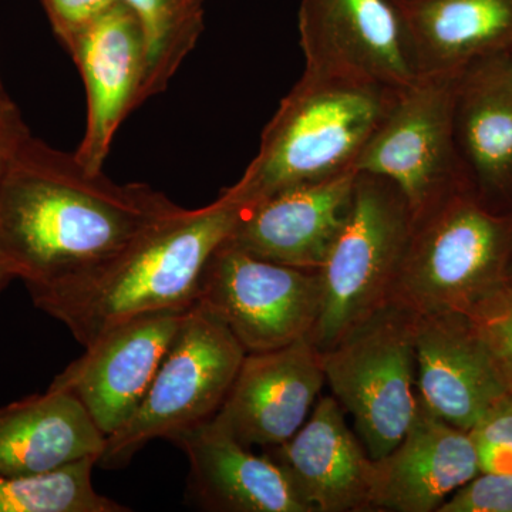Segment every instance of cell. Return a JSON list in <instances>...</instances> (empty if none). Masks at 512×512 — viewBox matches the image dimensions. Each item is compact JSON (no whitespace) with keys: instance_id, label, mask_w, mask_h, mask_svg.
Listing matches in <instances>:
<instances>
[{"instance_id":"5","label":"cell","mask_w":512,"mask_h":512,"mask_svg":"<svg viewBox=\"0 0 512 512\" xmlns=\"http://www.w3.org/2000/svg\"><path fill=\"white\" fill-rule=\"evenodd\" d=\"M413 228L399 188L356 171L348 218L320 268L322 303L308 336L319 352L390 302Z\"/></svg>"},{"instance_id":"23","label":"cell","mask_w":512,"mask_h":512,"mask_svg":"<svg viewBox=\"0 0 512 512\" xmlns=\"http://www.w3.org/2000/svg\"><path fill=\"white\" fill-rule=\"evenodd\" d=\"M94 458L49 473L0 476V512H127L126 505L97 493Z\"/></svg>"},{"instance_id":"15","label":"cell","mask_w":512,"mask_h":512,"mask_svg":"<svg viewBox=\"0 0 512 512\" xmlns=\"http://www.w3.org/2000/svg\"><path fill=\"white\" fill-rule=\"evenodd\" d=\"M454 141L468 191L488 210L512 214V63L485 57L458 73Z\"/></svg>"},{"instance_id":"24","label":"cell","mask_w":512,"mask_h":512,"mask_svg":"<svg viewBox=\"0 0 512 512\" xmlns=\"http://www.w3.org/2000/svg\"><path fill=\"white\" fill-rule=\"evenodd\" d=\"M484 473L512 474V396L505 394L468 430Z\"/></svg>"},{"instance_id":"18","label":"cell","mask_w":512,"mask_h":512,"mask_svg":"<svg viewBox=\"0 0 512 512\" xmlns=\"http://www.w3.org/2000/svg\"><path fill=\"white\" fill-rule=\"evenodd\" d=\"M480 473L468 431L434 416L419 400L400 443L375 460L373 510L437 512Z\"/></svg>"},{"instance_id":"21","label":"cell","mask_w":512,"mask_h":512,"mask_svg":"<svg viewBox=\"0 0 512 512\" xmlns=\"http://www.w3.org/2000/svg\"><path fill=\"white\" fill-rule=\"evenodd\" d=\"M420 74L460 73L512 49V0L399 3Z\"/></svg>"},{"instance_id":"30","label":"cell","mask_w":512,"mask_h":512,"mask_svg":"<svg viewBox=\"0 0 512 512\" xmlns=\"http://www.w3.org/2000/svg\"><path fill=\"white\" fill-rule=\"evenodd\" d=\"M10 97L8 93H6L5 87H3L2 79H0V107L5 106V104L10 103Z\"/></svg>"},{"instance_id":"27","label":"cell","mask_w":512,"mask_h":512,"mask_svg":"<svg viewBox=\"0 0 512 512\" xmlns=\"http://www.w3.org/2000/svg\"><path fill=\"white\" fill-rule=\"evenodd\" d=\"M64 47L100 18L117 0H40Z\"/></svg>"},{"instance_id":"6","label":"cell","mask_w":512,"mask_h":512,"mask_svg":"<svg viewBox=\"0 0 512 512\" xmlns=\"http://www.w3.org/2000/svg\"><path fill=\"white\" fill-rule=\"evenodd\" d=\"M241 343L201 302L185 312L173 343L136 412L107 437L97 466H127L157 439L212 419L234 383L244 357Z\"/></svg>"},{"instance_id":"22","label":"cell","mask_w":512,"mask_h":512,"mask_svg":"<svg viewBox=\"0 0 512 512\" xmlns=\"http://www.w3.org/2000/svg\"><path fill=\"white\" fill-rule=\"evenodd\" d=\"M136 13L147 45L141 104L168 87L204 30V0H121Z\"/></svg>"},{"instance_id":"4","label":"cell","mask_w":512,"mask_h":512,"mask_svg":"<svg viewBox=\"0 0 512 512\" xmlns=\"http://www.w3.org/2000/svg\"><path fill=\"white\" fill-rule=\"evenodd\" d=\"M512 214L460 191L414 221L392 299L416 316L473 315L507 288Z\"/></svg>"},{"instance_id":"13","label":"cell","mask_w":512,"mask_h":512,"mask_svg":"<svg viewBox=\"0 0 512 512\" xmlns=\"http://www.w3.org/2000/svg\"><path fill=\"white\" fill-rule=\"evenodd\" d=\"M325 383L319 350L309 338L247 353L212 421L242 446L268 450L301 429Z\"/></svg>"},{"instance_id":"12","label":"cell","mask_w":512,"mask_h":512,"mask_svg":"<svg viewBox=\"0 0 512 512\" xmlns=\"http://www.w3.org/2000/svg\"><path fill=\"white\" fill-rule=\"evenodd\" d=\"M66 49L82 74L87 97L86 130L74 154L87 170L101 173L121 123L141 106L146 37L136 13L117 0Z\"/></svg>"},{"instance_id":"2","label":"cell","mask_w":512,"mask_h":512,"mask_svg":"<svg viewBox=\"0 0 512 512\" xmlns=\"http://www.w3.org/2000/svg\"><path fill=\"white\" fill-rule=\"evenodd\" d=\"M245 208L227 188L207 207L184 208L90 271L26 288L36 308L62 322L87 348L143 313L191 308L205 265Z\"/></svg>"},{"instance_id":"3","label":"cell","mask_w":512,"mask_h":512,"mask_svg":"<svg viewBox=\"0 0 512 512\" xmlns=\"http://www.w3.org/2000/svg\"><path fill=\"white\" fill-rule=\"evenodd\" d=\"M397 92L303 72L266 124L258 154L228 190L248 208L286 188L355 170Z\"/></svg>"},{"instance_id":"32","label":"cell","mask_w":512,"mask_h":512,"mask_svg":"<svg viewBox=\"0 0 512 512\" xmlns=\"http://www.w3.org/2000/svg\"><path fill=\"white\" fill-rule=\"evenodd\" d=\"M397 3L412 2V0H396Z\"/></svg>"},{"instance_id":"25","label":"cell","mask_w":512,"mask_h":512,"mask_svg":"<svg viewBox=\"0 0 512 512\" xmlns=\"http://www.w3.org/2000/svg\"><path fill=\"white\" fill-rule=\"evenodd\" d=\"M468 318L473 320L505 390L512 396V289H503Z\"/></svg>"},{"instance_id":"26","label":"cell","mask_w":512,"mask_h":512,"mask_svg":"<svg viewBox=\"0 0 512 512\" xmlns=\"http://www.w3.org/2000/svg\"><path fill=\"white\" fill-rule=\"evenodd\" d=\"M437 512H512V474L480 471Z\"/></svg>"},{"instance_id":"11","label":"cell","mask_w":512,"mask_h":512,"mask_svg":"<svg viewBox=\"0 0 512 512\" xmlns=\"http://www.w3.org/2000/svg\"><path fill=\"white\" fill-rule=\"evenodd\" d=\"M188 309L143 313L114 326L50 387L72 393L110 437L143 402Z\"/></svg>"},{"instance_id":"7","label":"cell","mask_w":512,"mask_h":512,"mask_svg":"<svg viewBox=\"0 0 512 512\" xmlns=\"http://www.w3.org/2000/svg\"><path fill=\"white\" fill-rule=\"evenodd\" d=\"M414 325L416 315L390 301L319 352L332 396L373 460L400 443L419 407Z\"/></svg>"},{"instance_id":"20","label":"cell","mask_w":512,"mask_h":512,"mask_svg":"<svg viewBox=\"0 0 512 512\" xmlns=\"http://www.w3.org/2000/svg\"><path fill=\"white\" fill-rule=\"evenodd\" d=\"M107 437L66 390L0 407V476L49 473L84 458L99 461Z\"/></svg>"},{"instance_id":"9","label":"cell","mask_w":512,"mask_h":512,"mask_svg":"<svg viewBox=\"0 0 512 512\" xmlns=\"http://www.w3.org/2000/svg\"><path fill=\"white\" fill-rule=\"evenodd\" d=\"M197 302L228 326L245 352H269L311 335L322 278L319 269L275 264L225 241L205 265Z\"/></svg>"},{"instance_id":"14","label":"cell","mask_w":512,"mask_h":512,"mask_svg":"<svg viewBox=\"0 0 512 512\" xmlns=\"http://www.w3.org/2000/svg\"><path fill=\"white\" fill-rule=\"evenodd\" d=\"M355 180L350 170L269 195L245 208L227 241L265 261L320 271L348 218Z\"/></svg>"},{"instance_id":"1","label":"cell","mask_w":512,"mask_h":512,"mask_svg":"<svg viewBox=\"0 0 512 512\" xmlns=\"http://www.w3.org/2000/svg\"><path fill=\"white\" fill-rule=\"evenodd\" d=\"M184 208L30 136L0 180V256L26 286L83 274Z\"/></svg>"},{"instance_id":"28","label":"cell","mask_w":512,"mask_h":512,"mask_svg":"<svg viewBox=\"0 0 512 512\" xmlns=\"http://www.w3.org/2000/svg\"><path fill=\"white\" fill-rule=\"evenodd\" d=\"M30 134L13 101L0 107V180Z\"/></svg>"},{"instance_id":"31","label":"cell","mask_w":512,"mask_h":512,"mask_svg":"<svg viewBox=\"0 0 512 512\" xmlns=\"http://www.w3.org/2000/svg\"><path fill=\"white\" fill-rule=\"evenodd\" d=\"M507 288L512 289V256H511L510 265H508V269H507Z\"/></svg>"},{"instance_id":"29","label":"cell","mask_w":512,"mask_h":512,"mask_svg":"<svg viewBox=\"0 0 512 512\" xmlns=\"http://www.w3.org/2000/svg\"><path fill=\"white\" fill-rule=\"evenodd\" d=\"M13 279H16L15 276L10 272L9 266L6 265V262L3 261L2 256H0V292H2Z\"/></svg>"},{"instance_id":"10","label":"cell","mask_w":512,"mask_h":512,"mask_svg":"<svg viewBox=\"0 0 512 512\" xmlns=\"http://www.w3.org/2000/svg\"><path fill=\"white\" fill-rule=\"evenodd\" d=\"M305 72L402 90L420 76L396 0H302Z\"/></svg>"},{"instance_id":"16","label":"cell","mask_w":512,"mask_h":512,"mask_svg":"<svg viewBox=\"0 0 512 512\" xmlns=\"http://www.w3.org/2000/svg\"><path fill=\"white\" fill-rule=\"evenodd\" d=\"M264 453L312 512L373 510L375 460L349 429L335 397H320L301 429Z\"/></svg>"},{"instance_id":"8","label":"cell","mask_w":512,"mask_h":512,"mask_svg":"<svg viewBox=\"0 0 512 512\" xmlns=\"http://www.w3.org/2000/svg\"><path fill=\"white\" fill-rule=\"evenodd\" d=\"M457 79L458 73L420 74L399 90L356 160V171L399 188L414 221L468 191L454 141Z\"/></svg>"},{"instance_id":"33","label":"cell","mask_w":512,"mask_h":512,"mask_svg":"<svg viewBox=\"0 0 512 512\" xmlns=\"http://www.w3.org/2000/svg\"><path fill=\"white\" fill-rule=\"evenodd\" d=\"M508 56H510V60H511V63H512V49H511V52L508 53Z\"/></svg>"},{"instance_id":"17","label":"cell","mask_w":512,"mask_h":512,"mask_svg":"<svg viewBox=\"0 0 512 512\" xmlns=\"http://www.w3.org/2000/svg\"><path fill=\"white\" fill-rule=\"evenodd\" d=\"M417 396L434 416L470 430L507 394L473 320L461 313L416 316Z\"/></svg>"},{"instance_id":"19","label":"cell","mask_w":512,"mask_h":512,"mask_svg":"<svg viewBox=\"0 0 512 512\" xmlns=\"http://www.w3.org/2000/svg\"><path fill=\"white\" fill-rule=\"evenodd\" d=\"M170 441L188 458V495L204 510L312 512L275 461L252 453L212 419Z\"/></svg>"}]
</instances>
